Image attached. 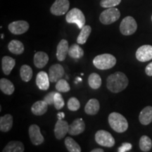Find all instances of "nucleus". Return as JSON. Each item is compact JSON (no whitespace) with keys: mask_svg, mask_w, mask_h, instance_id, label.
I'll return each instance as SVG.
<instances>
[{"mask_svg":"<svg viewBox=\"0 0 152 152\" xmlns=\"http://www.w3.org/2000/svg\"><path fill=\"white\" fill-rule=\"evenodd\" d=\"M88 84L93 90H97L102 85V78L96 73H91L88 77Z\"/></svg>","mask_w":152,"mask_h":152,"instance_id":"obj_28","label":"nucleus"},{"mask_svg":"<svg viewBox=\"0 0 152 152\" xmlns=\"http://www.w3.org/2000/svg\"><path fill=\"white\" fill-rule=\"evenodd\" d=\"M100 109V104L96 99H91L85 106V111L87 115H94L98 113Z\"/></svg>","mask_w":152,"mask_h":152,"instance_id":"obj_21","label":"nucleus"},{"mask_svg":"<svg viewBox=\"0 0 152 152\" xmlns=\"http://www.w3.org/2000/svg\"><path fill=\"white\" fill-rule=\"evenodd\" d=\"M137 29L136 20L132 16H127L122 20L120 25V31L123 35H131Z\"/></svg>","mask_w":152,"mask_h":152,"instance_id":"obj_7","label":"nucleus"},{"mask_svg":"<svg viewBox=\"0 0 152 152\" xmlns=\"http://www.w3.org/2000/svg\"><path fill=\"white\" fill-rule=\"evenodd\" d=\"M8 49L9 52L14 54H21L24 52V45L21 42L16 39L11 40L9 43Z\"/></svg>","mask_w":152,"mask_h":152,"instance_id":"obj_25","label":"nucleus"},{"mask_svg":"<svg viewBox=\"0 0 152 152\" xmlns=\"http://www.w3.org/2000/svg\"><path fill=\"white\" fill-rule=\"evenodd\" d=\"M109 123L110 127L118 133L125 132L128 128V123L127 119L117 112H113L109 115Z\"/></svg>","mask_w":152,"mask_h":152,"instance_id":"obj_2","label":"nucleus"},{"mask_svg":"<svg viewBox=\"0 0 152 152\" xmlns=\"http://www.w3.org/2000/svg\"><path fill=\"white\" fill-rule=\"evenodd\" d=\"M15 65H16V61L12 57L5 56L1 59V68H2L3 73L5 75H9L14 68Z\"/></svg>","mask_w":152,"mask_h":152,"instance_id":"obj_19","label":"nucleus"},{"mask_svg":"<svg viewBox=\"0 0 152 152\" xmlns=\"http://www.w3.org/2000/svg\"><path fill=\"white\" fill-rule=\"evenodd\" d=\"M0 90L4 94L11 95L15 91L14 85L7 78H1L0 80Z\"/></svg>","mask_w":152,"mask_h":152,"instance_id":"obj_24","label":"nucleus"},{"mask_svg":"<svg viewBox=\"0 0 152 152\" xmlns=\"http://www.w3.org/2000/svg\"><path fill=\"white\" fill-rule=\"evenodd\" d=\"M68 109L70 111H77L80 107V104L79 100L75 97H71L70 98L68 101L67 104Z\"/></svg>","mask_w":152,"mask_h":152,"instance_id":"obj_33","label":"nucleus"},{"mask_svg":"<svg viewBox=\"0 0 152 152\" xmlns=\"http://www.w3.org/2000/svg\"><path fill=\"white\" fill-rule=\"evenodd\" d=\"M69 7L68 0H56L51 7L50 11L54 16H62L68 12Z\"/></svg>","mask_w":152,"mask_h":152,"instance_id":"obj_8","label":"nucleus"},{"mask_svg":"<svg viewBox=\"0 0 152 152\" xmlns=\"http://www.w3.org/2000/svg\"><path fill=\"white\" fill-rule=\"evenodd\" d=\"M58 115L57 117H58V120H62L64 118V115H65V114L63 113V112H61V113H58V115Z\"/></svg>","mask_w":152,"mask_h":152,"instance_id":"obj_39","label":"nucleus"},{"mask_svg":"<svg viewBox=\"0 0 152 152\" xmlns=\"http://www.w3.org/2000/svg\"><path fill=\"white\" fill-rule=\"evenodd\" d=\"M29 137L33 145H40L45 141L44 137L40 132V128L37 125H32L30 126Z\"/></svg>","mask_w":152,"mask_h":152,"instance_id":"obj_10","label":"nucleus"},{"mask_svg":"<svg viewBox=\"0 0 152 152\" xmlns=\"http://www.w3.org/2000/svg\"><path fill=\"white\" fill-rule=\"evenodd\" d=\"M13 116L11 114H6L0 117V130L2 132H7L12 128Z\"/></svg>","mask_w":152,"mask_h":152,"instance_id":"obj_20","label":"nucleus"},{"mask_svg":"<svg viewBox=\"0 0 152 152\" xmlns=\"http://www.w3.org/2000/svg\"><path fill=\"white\" fill-rule=\"evenodd\" d=\"M95 141L102 147L108 148L113 147L115 145V139L111 133L106 130H99L95 134Z\"/></svg>","mask_w":152,"mask_h":152,"instance_id":"obj_6","label":"nucleus"},{"mask_svg":"<svg viewBox=\"0 0 152 152\" xmlns=\"http://www.w3.org/2000/svg\"><path fill=\"white\" fill-rule=\"evenodd\" d=\"M33 69L28 65H23L20 69V75L22 80L28 83L33 77Z\"/></svg>","mask_w":152,"mask_h":152,"instance_id":"obj_29","label":"nucleus"},{"mask_svg":"<svg viewBox=\"0 0 152 152\" xmlns=\"http://www.w3.org/2000/svg\"><path fill=\"white\" fill-rule=\"evenodd\" d=\"M132 148V145L130 143H123L118 149V152L129 151Z\"/></svg>","mask_w":152,"mask_h":152,"instance_id":"obj_37","label":"nucleus"},{"mask_svg":"<svg viewBox=\"0 0 152 152\" xmlns=\"http://www.w3.org/2000/svg\"><path fill=\"white\" fill-rule=\"evenodd\" d=\"M34 64L37 68H42L49 61V56L44 52H37L34 56Z\"/></svg>","mask_w":152,"mask_h":152,"instance_id":"obj_22","label":"nucleus"},{"mask_svg":"<svg viewBox=\"0 0 152 152\" xmlns=\"http://www.w3.org/2000/svg\"><path fill=\"white\" fill-rule=\"evenodd\" d=\"M64 144H65L66 149L69 152H80L82 151L79 144L70 137H67L65 139Z\"/></svg>","mask_w":152,"mask_h":152,"instance_id":"obj_30","label":"nucleus"},{"mask_svg":"<svg viewBox=\"0 0 152 152\" xmlns=\"http://www.w3.org/2000/svg\"><path fill=\"white\" fill-rule=\"evenodd\" d=\"M135 56L137 59L141 62H146L152 59V46L145 45L139 47Z\"/></svg>","mask_w":152,"mask_h":152,"instance_id":"obj_11","label":"nucleus"},{"mask_svg":"<svg viewBox=\"0 0 152 152\" xmlns=\"http://www.w3.org/2000/svg\"><path fill=\"white\" fill-rule=\"evenodd\" d=\"M48 104L44 100H39L35 102L31 107V111L35 115H42L47 111Z\"/></svg>","mask_w":152,"mask_h":152,"instance_id":"obj_18","label":"nucleus"},{"mask_svg":"<svg viewBox=\"0 0 152 152\" xmlns=\"http://www.w3.org/2000/svg\"><path fill=\"white\" fill-rule=\"evenodd\" d=\"M85 130V123L83 118H77L69 125L68 134L72 136H76L81 134Z\"/></svg>","mask_w":152,"mask_h":152,"instance_id":"obj_14","label":"nucleus"},{"mask_svg":"<svg viewBox=\"0 0 152 152\" xmlns=\"http://www.w3.org/2000/svg\"><path fill=\"white\" fill-rule=\"evenodd\" d=\"M64 104H65V102H64V98H63L62 95L60 94L59 92H56V94L54 95V102L55 109L56 110L61 109L64 106Z\"/></svg>","mask_w":152,"mask_h":152,"instance_id":"obj_34","label":"nucleus"},{"mask_svg":"<svg viewBox=\"0 0 152 152\" xmlns=\"http://www.w3.org/2000/svg\"><path fill=\"white\" fill-rule=\"evenodd\" d=\"M65 75V70L60 64L52 65L49 69V77L51 83H56Z\"/></svg>","mask_w":152,"mask_h":152,"instance_id":"obj_12","label":"nucleus"},{"mask_svg":"<svg viewBox=\"0 0 152 152\" xmlns=\"http://www.w3.org/2000/svg\"><path fill=\"white\" fill-rule=\"evenodd\" d=\"M151 20H152V16H151Z\"/></svg>","mask_w":152,"mask_h":152,"instance_id":"obj_43","label":"nucleus"},{"mask_svg":"<svg viewBox=\"0 0 152 152\" xmlns=\"http://www.w3.org/2000/svg\"><path fill=\"white\" fill-rule=\"evenodd\" d=\"M49 75L46 72L40 71L37 74L36 76V85L38 88L41 90L46 91L49 88Z\"/></svg>","mask_w":152,"mask_h":152,"instance_id":"obj_15","label":"nucleus"},{"mask_svg":"<svg viewBox=\"0 0 152 152\" xmlns=\"http://www.w3.org/2000/svg\"><path fill=\"white\" fill-rule=\"evenodd\" d=\"M77 80H78V81H80V82H82V80H82L81 78H80V77H77Z\"/></svg>","mask_w":152,"mask_h":152,"instance_id":"obj_41","label":"nucleus"},{"mask_svg":"<svg viewBox=\"0 0 152 152\" xmlns=\"http://www.w3.org/2000/svg\"><path fill=\"white\" fill-rule=\"evenodd\" d=\"M121 2V0H102L100 1V6L106 9L112 8L120 4Z\"/></svg>","mask_w":152,"mask_h":152,"instance_id":"obj_35","label":"nucleus"},{"mask_svg":"<svg viewBox=\"0 0 152 152\" xmlns=\"http://www.w3.org/2000/svg\"><path fill=\"white\" fill-rule=\"evenodd\" d=\"M121 17V12L117 8H108L102 11L99 16V20L104 25H110L117 21Z\"/></svg>","mask_w":152,"mask_h":152,"instance_id":"obj_5","label":"nucleus"},{"mask_svg":"<svg viewBox=\"0 0 152 152\" xmlns=\"http://www.w3.org/2000/svg\"><path fill=\"white\" fill-rule=\"evenodd\" d=\"M69 45L66 39H63L58 44L56 48V58L59 61H63L66 59V56L68 55Z\"/></svg>","mask_w":152,"mask_h":152,"instance_id":"obj_16","label":"nucleus"},{"mask_svg":"<svg viewBox=\"0 0 152 152\" xmlns=\"http://www.w3.org/2000/svg\"><path fill=\"white\" fill-rule=\"evenodd\" d=\"M69 125L67 121L64 120H58L54 126V134L57 140H61L65 137L66 134L68 133Z\"/></svg>","mask_w":152,"mask_h":152,"instance_id":"obj_13","label":"nucleus"},{"mask_svg":"<svg viewBox=\"0 0 152 152\" xmlns=\"http://www.w3.org/2000/svg\"><path fill=\"white\" fill-rule=\"evenodd\" d=\"M66 22L68 23H75L79 29H82L85 26V17L80 9L73 8L67 13L66 16Z\"/></svg>","mask_w":152,"mask_h":152,"instance_id":"obj_4","label":"nucleus"},{"mask_svg":"<svg viewBox=\"0 0 152 152\" xmlns=\"http://www.w3.org/2000/svg\"><path fill=\"white\" fill-rule=\"evenodd\" d=\"M139 120L142 125H149L152 122V106H148L144 108L140 112Z\"/></svg>","mask_w":152,"mask_h":152,"instance_id":"obj_17","label":"nucleus"},{"mask_svg":"<svg viewBox=\"0 0 152 152\" xmlns=\"http://www.w3.org/2000/svg\"><path fill=\"white\" fill-rule=\"evenodd\" d=\"M145 73L148 76H152V62L146 66Z\"/></svg>","mask_w":152,"mask_h":152,"instance_id":"obj_38","label":"nucleus"},{"mask_svg":"<svg viewBox=\"0 0 152 152\" xmlns=\"http://www.w3.org/2000/svg\"><path fill=\"white\" fill-rule=\"evenodd\" d=\"M116 58L113 55L103 54L96 56L93 59V64L99 70L111 69L116 64Z\"/></svg>","mask_w":152,"mask_h":152,"instance_id":"obj_3","label":"nucleus"},{"mask_svg":"<svg viewBox=\"0 0 152 152\" xmlns=\"http://www.w3.org/2000/svg\"><path fill=\"white\" fill-rule=\"evenodd\" d=\"M1 38H4V35H1Z\"/></svg>","mask_w":152,"mask_h":152,"instance_id":"obj_42","label":"nucleus"},{"mask_svg":"<svg viewBox=\"0 0 152 152\" xmlns=\"http://www.w3.org/2000/svg\"><path fill=\"white\" fill-rule=\"evenodd\" d=\"M91 152H104V150L102 149H92Z\"/></svg>","mask_w":152,"mask_h":152,"instance_id":"obj_40","label":"nucleus"},{"mask_svg":"<svg viewBox=\"0 0 152 152\" xmlns=\"http://www.w3.org/2000/svg\"><path fill=\"white\" fill-rule=\"evenodd\" d=\"M55 87H56V90L59 92H68L71 90V87L68 82L62 78L56 82Z\"/></svg>","mask_w":152,"mask_h":152,"instance_id":"obj_32","label":"nucleus"},{"mask_svg":"<svg viewBox=\"0 0 152 152\" xmlns=\"http://www.w3.org/2000/svg\"><path fill=\"white\" fill-rule=\"evenodd\" d=\"M30 25L26 20H17L9 25V30L14 35H22L28 31Z\"/></svg>","mask_w":152,"mask_h":152,"instance_id":"obj_9","label":"nucleus"},{"mask_svg":"<svg viewBox=\"0 0 152 152\" xmlns=\"http://www.w3.org/2000/svg\"><path fill=\"white\" fill-rule=\"evenodd\" d=\"M139 145H140V149L142 151H149L152 147V141L148 136L143 135L140 138Z\"/></svg>","mask_w":152,"mask_h":152,"instance_id":"obj_31","label":"nucleus"},{"mask_svg":"<svg viewBox=\"0 0 152 152\" xmlns=\"http://www.w3.org/2000/svg\"><path fill=\"white\" fill-rule=\"evenodd\" d=\"M56 94L55 92H51L47 94V95H45V96L44 97V101L45 102H47V104L48 105H52L54 104V95Z\"/></svg>","mask_w":152,"mask_h":152,"instance_id":"obj_36","label":"nucleus"},{"mask_svg":"<svg viewBox=\"0 0 152 152\" xmlns=\"http://www.w3.org/2000/svg\"><path fill=\"white\" fill-rule=\"evenodd\" d=\"M91 32H92V28L90 26H85L82 28L80 33L77 36V42L80 45H84L88 39Z\"/></svg>","mask_w":152,"mask_h":152,"instance_id":"obj_27","label":"nucleus"},{"mask_svg":"<svg viewBox=\"0 0 152 152\" xmlns=\"http://www.w3.org/2000/svg\"><path fill=\"white\" fill-rule=\"evenodd\" d=\"M68 56L74 59H79L84 56V51L77 44H73L69 47Z\"/></svg>","mask_w":152,"mask_h":152,"instance_id":"obj_26","label":"nucleus"},{"mask_svg":"<svg viewBox=\"0 0 152 152\" xmlns=\"http://www.w3.org/2000/svg\"><path fill=\"white\" fill-rule=\"evenodd\" d=\"M24 150V145L21 142L11 141L4 148L3 152H23Z\"/></svg>","mask_w":152,"mask_h":152,"instance_id":"obj_23","label":"nucleus"},{"mask_svg":"<svg viewBox=\"0 0 152 152\" xmlns=\"http://www.w3.org/2000/svg\"><path fill=\"white\" fill-rule=\"evenodd\" d=\"M129 80L128 77L122 72H115L110 75L106 80V87L113 93H119L128 87Z\"/></svg>","mask_w":152,"mask_h":152,"instance_id":"obj_1","label":"nucleus"}]
</instances>
